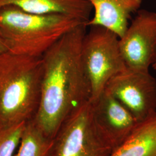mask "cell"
I'll return each instance as SVG.
<instances>
[{
    "label": "cell",
    "mask_w": 156,
    "mask_h": 156,
    "mask_svg": "<svg viewBox=\"0 0 156 156\" xmlns=\"http://www.w3.org/2000/svg\"><path fill=\"white\" fill-rule=\"evenodd\" d=\"M104 90L122 104L138 123L156 112V79L149 71L127 68L112 77Z\"/></svg>",
    "instance_id": "obj_6"
},
{
    "label": "cell",
    "mask_w": 156,
    "mask_h": 156,
    "mask_svg": "<svg viewBox=\"0 0 156 156\" xmlns=\"http://www.w3.org/2000/svg\"><path fill=\"white\" fill-rule=\"evenodd\" d=\"M42 57L0 54V129L33 120L39 108Z\"/></svg>",
    "instance_id": "obj_2"
},
{
    "label": "cell",
    "mask_w": 156,
    "mask_h": 156,
    "mask_svg": "<svg viewBox=\"0 0 156 156\" xmlns=\"http://www.w3.org/2000/svg\"><path fill=\"white\" fill-rule=\"evenodd\" d=\"M7 5L34 14L68 15L86 22L93 9L88 0H0V8Z\"/></svg>",
    "instance_id": "obj_10"
},
{
    "label": "cell",
    "mask_w": 156,
    "mask_h": 156,
    "mask_svg": "<svg viewBox=\"0 0 156 156\" xmlns=\"http://www.w3.org/2000/svg\"><path fill=\"white\" fill-rule=\"evenodd\" d=\"M109 156H156V112L138 123L127 139Z\"/></svg>",
    "instance_id": "obj_11"
},
{
    "label": "cell",
    "mask_w": 156,
    "mask_h": 156,
    "mask_svg": "<svg viewBox=\"0 0 156 156\" xmlns=\"http://www.w3.org/2000/svg\"><path fill=\"white\" fill-rule=\"evenodd\" d=\"M94 9V16L87 26H100L121 38L128 27V20L140 10L142 0H88Z\"/></svg>",
    "instance_id": "obj_9"
},
{
    "label": "cell",
    "mask_w": 156,
    "mask_h": 156,
    "mask_svg": "<svg viewBox=\"0 0 156 156\" xmlns=\"http://www.w3.org/2000/svg\"><path fill=\"white\" fill-rule=\"evenodd\" d=\"M26 123L0 129V156H13L20 144Z\"/></svg>",
    "instance_id": "obj_13"
},
{
    "label": "cell",
    "mask_w": 156,
    "mask_h": 156,
    "mask_svg": "<svg viewBox=\"0 0 156 156\" xmlns=\"http://www.w3.org/2000/svg\"><path fill=\"white\" fill-rule=\"evenodd\" d=\"M91 102L95 124L115 151L127 139L138 123L122 104L105 90Z\"/></svg>",
    "instance_id": "obj_8"
},
{
    "label": "cell",
    "mask_w": 156,
    "mask_h": 156,
    "mask_svg": "<svg viewBox=\"0 0 156 156\" xmlns=\"http://www.w3.org/2000/svg\"><path fill=\"white\" fill-rule=\"evenodd\" d=\"M8 49L6 46L5 44L4 43L3 39H2L1 37L0 36V54L7 51Z\"/></svg>",
    "instance_id": "obj_14"
},
{
    "label": "cell",
    "mask_w": 156,
    "mask_h": 156,
    "mask_svg": "<svg viewBox=\"0 0 156 156\" xmlns=\"http://www.w3.org/2000/svg\"><path fill=\"white\" fill-rule=\"evenodd\" d=\"M152 67H153V68L156 71V62L153 65V66H152Z\"/></svg>",
    "instance_id": "obj_15"
},
{
    "label": "cell",
    "mask_w": 156,
    "mask_h": 156,
    "mask_svg": "<svg viewBox=\"0 0 156 156\" xmlns=\"http://www.w3.org/2000/svg\"><path fill=\"white\" fill-rule=\"evenodd\" d=\"M86 27L84 23L65 34L42 57L41 100L32 120L50 139L73 112L91 99L81 58Z\"/></svg>",
    "instance_id": "obj_1"
},
{
    "label": "cell",
    "mask_w": 156,
    "mask_h": 156,
    "mask_svg": "<svg viewBox=\"0 0 156 156\" xmlns=\"http://www.w3.org/2000/svg\"><path fill=\"white\" fill-rule=\"evenodd\" d=\"M112 151L95 124L90 100L62 124L53 138L49 156H109Z\"/></svg>",
    "instance_id": "obj_5"
},
{
    "label": "cell",
    "mask_w": 156,
    "mask_h": 156,
    "mask_svg": "<svg viewBox=\"0 0 156 156\" xmlns=\"http://www.w3.org/2000/svg\"><path fill=\"white\" fill-rule=\"evenodd\" d=\"M86 22L62 14L38 15L16 6L0 8V36L12 53L42 57L62 37Z\"/></svg>",
    "instance_id": "obj_3"
},
{
    "label": "cell",
    "mask_w": 156,
    "mask_h": 156,
    "mask_svg": "<svg viewBox=\"0 0 156 156\" xmlns=\"http://www.w3.org/2000/svg\"><path fill=\"white\" fill-rule=\"evenodd\" d=\"M81 58L91 87V101L101 94L112 77L127 68L120 49L119 38L100 26H90L86 32Z\"/></svg>",
    "instance_id": "obj_4"
},
{
    "label": "cell",
    "mask_w": 156,
    "mask_h": 156,
    "mask_svg": "<svg viewBox=\"0 0 156 156\" xmlns=\"http://www.w3.org/2000/svg\"><path fill=\"white\" fill-rule=\"evenodd\" d=\"M121 53L127 68L149 71L156 62V13L140 9L119 38Z\"/></svg>",
    "instance_id": "obj_7"
},
{
    "label": "cell",
    "mask_w": 156,
    "mask_h": 156,
    "mask_svg": "<svg viewBox=\"0 0 156 156\" xmlns=\"http://www.w3.org/2000/svg\"><path fill=\"white\" fill-rule=\"evenodd\" d=\"M53 139L46 136L33 120L27 122L13 156H49Z\"/></svg>",
    "instance_id": "obj_12"
}]
</instances>
